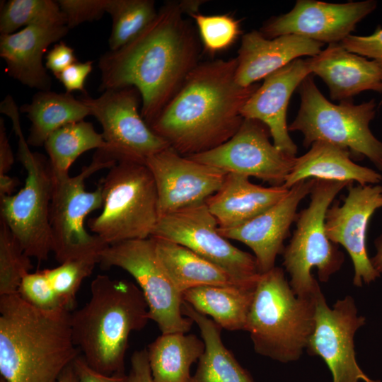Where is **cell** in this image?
<instances>
[{"label": "cell", "instance_id": "obj_10", "mask_svg": "<svg viewBox=\"0 0 382 382\" xmlns=\"http://www.w3.org/2000/svg\"><path fill=\"white\" fill-rule=\"evenodd\" d=\"M115 164L96 151L90 164L83 167L78 175L53 178L50 221L52 253L59 264L89 256L100 257L108 246L85 227L86 216L102 208L103 204L101 184L95 190L87 191L85 181L96 172Z\"/></svg>", "mask_w": 382, "mask_h": 382}, {"label": "cell", "instance_id": "obj_9", "mask_svg": "<svg viewBox=\"0 0 382 382\" xmlns=\"http://www.w3.org/2000/svg\"><path fill=\"white\" fill-rule=\"evenodd\" d=\"M13 127L18 137V157L27 175L17 193L0 198L1 219L28 256L44 261L52 253L50 211L53 175L49 160L30 150L20 122Z\"/></svg>", "mask_w": 382, "mask_h": 382}, {"label": "cell", "instance_id": "obj_22", "mask_svg": "<svg viewBox=\"0 0 382 382\" xmlns=\"http://www.w3.org/2000/svg\"><path fill=\"white\" fill-rule=\"evenodd\" d=\"M69 28L66 25H30L0 36V56L6 72L22 84L40 91H50L52 79L42 63L48 47L59 42Z\"/></svg>", "mask_w": 382, "mask_h": 382}, {"label": "cell", "instance_id": "obj_19", "mask_svg": "<svg viewBox=\"0 0 382 382\" xmlns=\"http://www.w3.org/2000/svg\"><path fill=\"white\" fill-rule=\"evenodd\" d=\"M315 179L302 180L289 189L279 202L251 220L230 228H219L226 239L240 241L254 253L260 274L275 267L277 257L282 254L284 240L296 221L298 206L311 191Z\"/></svg>", "mask_w": 382, "mask_h": 382}, {"label": "cell", "instance_id": "obj_15", "mask_svg": "<svg viewBox=\"0 0 382 382\" xmlns=\"http://www.w3.org/2000/svg\"><path fill=\"white\" fill-rule=\"evenodd\" d=\"M268 127L260 121L244 118L236 134L208 151L187 156L232 173L255 177L271 186L284 184L296 156L279 150L270 141Z\"/></svg>", "mask_w": 382, "mask_h": 382}, {"label": "cell", "instance_id": "obj_28", "mask_svg": "<svg viewBox=\"0 0 382 382\" xmlns=\"http://www.w3.org/2000/svg\"><path fill=\"white\" fill-rule=\"evenodd\" d=\"M153 238L158 260L181 294L199 286L238 285L221 268L185 246L164 238Z\"/></svg>", "mask_w": 382, "mask_h": 382}, {"label": "cell", "instance_id": "obj_25", "mask_svg": "<svg viewBox=\"0 0 382 382\" xmlns=\"http://www.w3.org/2000/svg\"><path fill=\"white\" fill-rule=\"evenodd\" d=\"M344 147L318 141L305 154L296 157L284 186L290 189L297 183L308 179L356 182L358 185H376L382 175L369 168L359 166L351 159Z\"/></svg>", "mask_w": 382, "mask_h": 382}, {"label": "cell", "instance_id": "obj_20", "mask_svg": "<svg viewBox=\"0 0 382 382\" xmlns=\"http://www.w3.org/2000/svg\"><path fill=\"white\" fill-rule=\"evenodd\" d=\"M310 74L306 59L292 61L265 78L241 112L243 118L264 123L270 130L274 145L294 156L297 146L289 134L286 111L292 93Z\"/></svg>", "mask_w": 382, "mask_h": 382}, {"label": "cell", "instance_id": "obj_8", "mask_svg": "<svg viewBox=\"0 0 382 382\" xmlns=\"http://www.w3.org/2000/svg\"><path fill=\"white\" fill-rule=\"evenodd\" d=\"M100 184L102 211L88 221L91 231L108 245L151 237L159 214L156 184L147 166L117 163Z\"/></svg>", "mask_w": 382, "mask_h": 382}, {"label": "cell", "instance_id": "obj_11", "mask_svg": "<svg viewBox=\"0 0 382 382\" xmlns=\"http://www.w3.org/2000/svg\"><path fill=\"white\" fill-rule=\"evenodd\" d=\"M101 125L105 148L97 151L106 159L146 163L151 156L170 147L141 115V97L133 86L108 89L98 98H79Z\"/></svg>", "mask_w": 382, "mask_h": 382}, {"label": "cell", "instance_id": "obj_38", "mask_svg": "<svg viewBox=\"0 0 382 382\" xmlns=\"http://www.w3.org/2000/svg\"><path fill=\"white\" fill-rule=\"evenodd\" d=\"M66 26L70 29L82 23L99 20L107 13L108 0H59Z\"/></svg>", "mask_w": 382, "mask_h": 382}, {"label": "cell", "instance_id": "obj_5", "mask_svg": "<svg viewBox=\"0 0 382 382\" xmlns=\"http://www.w3.org/2000/svg\"><path fill=\"white\" fill-rule=\"evenodd\" d=\"M316 294L296 295L281 267L261 274L245 329L255 352L281 363L298 361L314 330Z\"/></svg>", "mask_w": 382, "mask_h": 382}, {"label": "cell", "instance_id": "obj_26", "mask_svg": "<svg viewBox=\"0 0 382 382\" xmlns=\"http://www.w3.org/2000/svg\"><path fill=\"white\" fill-rule=\"evenodd\" d=\"M182 313L197 325L204 342V351L190 382H255L224 345L222 328L218 324L184 301Z\"/></svg>", "mask_w": 382, "mask_h": 382}, {"label": "cell", "instance_id": "obj_4", "mask_svg": "<svg viewBox=\"0 0 382 382\" xmlns=\"http://www.w3.org/2000/svg\"><path fill=\"white\" fill-rule=\"evenodd\" d=\"M149 308L135 284L99 274L91 284V298L71 313L76 346L87 364L106 375L122 374L130 334L144 328Z\"/></svg>", "mask_w": 382, "mask_h": 382}, {"label": "cell", "instance_id": "obj_23", "mask_svg": "<svg viewBox=\"0 0 382 382\" xmlns=\"http://www.w3.org/2000/svg\"><path fill=\"white\" fill-rule=\"evenodd\" d=\"M312 74L327 85L333 100H350L365 91L382 92V65L332 43L306 59Z\"/></svg>", "mask_w": 382, "mask_h": 382}, {"label": "cell", "instance_id": "obj_14", "mask_svg": "<svg viewBox=\"0 0 382 382\" xmlns=\"http://www.w3.org/2000/svg\"><path fill=\"white\" fill-rule=\"evenodd\" d=\"M315 328L306 350L320 357L328 367L332 382H381L369 377L359 366L354 335L366 323L354 298L347 295L330 307L321 291L315 296Z\"/></svg>", "mask_w": 382, "mask_h": 382}, {"label": "cell", "instance_id": "obj_48", "mask_svg": "<svg viewBox=\"0 0 382 382\" xmlns=\"http://www.w3.org/2000/svg\"><path fill=\"white\" fill-rule=\"evenodd\" d=\"M57 382H79L73 363L63 371Z\"/></svg>", "mask_w": 382, "mask_h": 382}, {"label": "cell", "instance_id": "obj_39", "mask_svg": "<svg viewBox=\"0 0 382 382\" xmlns=\"http://www.w3.org/2000/svg\"><path fill=\"white\" fill-rule=\"evenodd\" d=\"M340 45L347 51L370 58L382 65V28L378 26L374 33L367 36L349 35Z\"/></svg>", "mask_w": 382, "mask_h": 382}, {"label": "cell", "instance_id": "obj_7", "mask_svg": "<svg viewBox=\"0 0 382 382\" xmlns=\"http://www.w3.org/2000/svg\"><path fill=\"white\" fill-rule=\"evenodd\" d=\"M352 183L315 179L308 206L297 215L296 229L282 253V264L298 296L312 298L320 289L311 272L313 268L319 280L326 283L345 262L344 253L325 233V217L335 196Z\"/></svg>", "mask_w": 382, "mask_h": 382}, {"label": "cell", "instance_id": "obj_36", "mask_svg": "<svg viewBox=\"0 0 382 382\" xmlns=\"http://www.w3.org/2000/svg\"><path fill=\"white\" fill-rule=\"evenodd\" d=\"M190 17L195 23L204 50L211 55L229 49L242 35L241 20L230 13H198Z\"/></svg>", "mask_w": 382, "mask_h": 382}, {"label": "cell", "instance_id": "obj_40", "mask_svg": "<svg viewBox=\"0 0 382 382\" xmlns=\"http://www.w3.org/2000/svg\"><path fill=\"white\" fill-rule=\"evenodd\" d=\"M93 69V61L76 62L68 66L56 78L62 83L66 93L84 91V86Z\"/></svg>", "mask_w": 382, "mask_h": 382}, {"label": "cell", "instance_id": "obj_17", "mask_svg": "<svg viewBox=\"0 0 382 382\" xmlns=\"http://www.w3.org/2000/svg\"><path fill=\"white\" fill-rule=\"evenodd\" d=\"M145 165L156 187L159 217L205 203L222 186L227 173L167 148Z\"/></svg>", "mask_w": 382, "mask_h": 382}, {"label": "cell", "instance_id": "obj_1", "mask_svg": "<svg viewBox=\"0 0 382 382\" xmlns=\"http://www.w3.org/2000/svg\"><path fill=\"white\" fill-rule=\"evenodd\" d=\"M201 52L197 29L184 18L179 1H167L137 37L100 57L99 90L135 87L141 97V117L149 126L199 63Z\"/></svg>", "mask_w": 382, "mask_h": 382}, {"label": "cell", "instance_id": "obj_18", "mask_svg": "<svg viewBox=\"0 0 382 382\" xmlns=\"http://www.w3.org/2000/svg\"><path fill=\"white\" fill-rule=\"evenodd\" d=\"M376 5L373 0L343 4L298 0L289 12L265 21L260 32L268 39L294 34L323 44L340 43Z\"/></svg>", "mask_w": 382, "mask_h": 382}, {"label": "cell", "instance_id": "obj_16", "mask_svg": "<svg viewBox=\"0 0 382 382\" xmlns=\"http://www.w3.org/2000/svg\"><path fill=\"white\" fill-rule=\"evenodd\" d=\"M347 189L342 204L335 201L328 207L325 230L330 241L347 250L354 266L353 284L361 287L381 276L368 256L366 241L370 218L382 207V186L352 183Z\"/></svg>", "mask_w": 382, "mask_h": 382}, {"label": "cell", "instance_id": "obj_44", "mask_svg": "<svg viewBox=\"0 0 382 382\" xmlns=\"http://www.w3.org/2000/svg\"><path fill=\"white\" fill-rule=\"evenodd\" d=\"M14 163V156L6 134L4 121L0 118V175L7 174Z\"/></svg>", "mask_w": 382, "mask_h": 382}, {"label": "cell", "instance_id": "obj_47", "mask_svg": "<svg viewBox=\"0 0 382 382\" xmlns=\"http://www.w3.org/2000/svg\"><path fill=\"white\" fill-rule=\"evenodd\" d=\"M376 254L370 258L371 262L374 269L379 273H382V236L378 237L375 241Z\"/></svg>", "mask_w": 382, "mask_h": 382}, {"label": "cell", "instance_id": "obj_37", "mask_svg": "<svg viewBox=\"0 0 382 382\" xmlns=\"http://www.w3.org/2000/svg\"><path fill=\"white\" fill-rule=\"evenodd\" d=\"M17 293L24 301L40 310H66L43 270L28 273L23 278Z\"/></svg>", "mask_w": 382, "mask_h": 382}, {"label": "cell", "instance_id": "obj_3", "mask_svg": "<svg viewBox=\"0 0 382 382\" xmlns=\"http://www.w3.org/2000/svg\"><path fill=\"white\" fill-rule=\"evenodd\" d=\"M66 310L45 311L18 293L0 297V373L8 382H57L79 356Z\"/></svg>", "mask_w": 382, "mask_h": 382}, {"label": "cell", "instance_id": "obj_33", "mask_svg": "<svg viewBox=\"0 0 382 382\" xmlns=\"http://www.w3.org/2000/svg\"><path fill=\"white\" fill-rule=\"evenodd\" d=\"M1 4V35L13 33L23 26L66 25L57 1L9 0Z\"/></svg>", "mask_w": 382, "mask_h": 382}, {"label": "cell", "instance_id": "obj_43", "mask_svg": "<svg viewBox=\"0 0 382 382\" xmlns=\"http://www.w3.org/2000/svg\"><path fill=\"white\" fill-rule=\"evenodd\" d=\"M125 382H154L149 366L147 349L133 353L130 370Z\"/></svg>", "mask_w": 382, "mask_h": 382}, {"label": "cell", "instance_id": "obj_32", "mask_svg": "<svg viewBox=\"0 0 382 382\" xmlns=\"http://www.w3.org/2000/svg\"><path fill=\"white\" fill-rule=\"evenodd\" d=\"M107 13L112 20L110 50L120 49L141 33L158 11L153 0H108Z\"/></svg>", "mask_w": 382, "mask_h": 382}, {"label": "cell", "instance_id": "obj_49", "mask_svg": "<svg viewBox=\"0 0 382 382\" xmlns=\"http://www.w3.org/2000/svg\"><path fill=\"white\" fill-rule=\"evenodd\" d=\"M0 382H8L4 378L1 376Z\"/></svg>", "mask_w": 382, "mask_h": 382}, {"label": "cell", "instance_id": "obj_35", "mask_svg": "<svg viewBox=\"0 0 382 382\" xmlns=\"http://www.w3.org/2000/svg\"><path fill=\"white\" fill-rule=\"evenodd\" d=\"M99 260V256H89L43 270L64 309L70 311L73 308L81 283L92 273Z\"/></svg>", "mask_w": 382, "mask_h": 382}, {"label": "cell", "instance_id": "obj_34", "mask_svg": "<svg viewBox=\"0 0 382 382\" xmlns=\"http://www.w3.org/2000/svg\"><path fill=\"white\" fill-rule=\"evenodd\" d=\"M30 258L0 219V296L18 292L23 278L33 269Z\"/></svg>", "mask_w": 382, "mask_h": 382}, {"label": "cell", "instance_id": "obj_29", "mask_svg": "<svg viewBox=\"0 0 382 382\" xmlns=\"http://www.w3.org/2000/svg\"><path fill=\"white\" fill-rule=\"evenodd\" d=\"M20 111L30 121L29 146L44 145L47 137L59 128L83 120L91 115L90 108L69 93L43 91L37 93L30 103L22 105Z\"/></svg>", "mask_w": 382, "mask_h": 382}, {"label": "cell", "instance_id": "obj_30", "mask_svg": "<svg viewBox=\"0 0 382 382\" xmlns=\"http://www.w3.org/2000/svg\"><path fill=\"white\" fill-rule=\"evenodd\" d=\"M204 351V342L194 334H161L147 349L154 382H190L192 365Z\"/></svg>", "mask_w": 382, "mask_h": 382}, {"label": "cell", "instance_id": "obj_12", "mask_svg": "<svg viewBox=\"0 0 382 382\" xmlns=\"http://www.w3.org/2000/svg\"><path fill=\"white\" fill-rule=\"evenodd\" d=\"M99 263L120 267L134 278L146 301L149 318L162 334L190 330L194 322L182 313V294L163 269L153 237L108 245L100 254Z\"/></svg>", "mask_w": 382, "mask_h": 382}, {"label": "cell", "instance_id": "obj_31", "mask_svg": "<svg viewBox=\"0 0 382 382\" xmlns=\"http://www.w3.org/2000/svg\"><path fill=\"white\" fill-rule=\"evenodd\" d=\"M105 146L103 134L84 120L59 128L44 144L54 178L69 175L70 167L82 154L103 149Z\"/></svg>", "mask_w": 382, "mask_h": 382}, {"label": "cell", "instance_id": "obj_41", "mask_svg": "<svg viewBox=\"0 0 382 382\" xmlns=\"http://www.w3.org/2000/svg\"><path fill=\"white\" fill-rule=\"evenodd\" d=\"M45 67L57 77L70 65L78 62L72 47L59 42L47 52Z\"/></svg>", "mask_w": 382, "mask_h": 382}, {"label": "cell", "instance_id": "obj_46", "mask_svg": "<svg viewBox=\"0 0 382 382\" xmlns=\"http://www.w3.org/2000/svg\"><path fill=\"white\" fill-rule=\"evenodd\" d=\"M206 1L202 0H183L179 1V6L183 14L186 13L191 16L198 13L200 6Z\"/></svg>", "mask_w": 382, "mask_h": 382}, {"label": "cell", "instance_id": "obj_42", "mask_svg": "<svg viewBox=\"0 0 382 382\" xmlns=\"http://www.w3.org/2000/svg\"><path fill=\"white\" fill-rule=\"evenodd\" d=\"M79 382H125L124 373L113 375L101 374L91 368L83 357L79 356L73 362Z\"/></svg>", "mask_w": 382, "mask_h": 382}, {"label": "cell", "instance_id": "obj_2", "mask_svg": "<svg viewBox=\"0 0 382 382\" xmlns=\"http://www.w3.org/2000/svg\"><path fill=\"white\" fill-rule=\"evenodd\" d=\"M236 67V58L199 62L150 128L184 156L227 141L243 121V105L260 86L238 85Z\"/></svg>", "mask_w": 382, "mask_h": 382}, {"label": "cell", "instance_id": "obj_13", "mask_svg": "<svg viewBox=\"0 0 382 382\" xmlns=\"http://www.w3.org/2000/svg\"><path fill=\"white\" fill-rule=\"evenodd\" d=\"M151 236L185 246L221 268L240 286H256L261 274L255 256L220 234L206 203L161 216Z\"/></svg>", "mask_w": 382, "mask_h": 382}, {"label": "cell", "instance_id": "obj_27", "mask_svg": "<svg viewBox=\"0 0 382 382\" xmlns=\"http://www.w3.org/2000/svg\"><path fill=\"white\" fill-rule=\"evenodd\" d=\"M255 287L205 285L186 290L183 300L197 312L210 316L221 328L245 330Z\"/></svg>", "mask_w": 382, "mask_h": 382}, {"label": "cell", "instance_id": "obj_6", "mask_svg": "<svg viewBox=\"0 0 382 382\" xmlns=\"http://www.w3.org/2000/svg\"><path fill=\"white\" fill-rule=\"evenodd\" d=\"M301 98L299 110L289 132L299 131L306 148L318 141L347 149L352 157L368 158L382 170V142L369 129L376 113L374 99L359 105L352 100L336 105L319 91L312 74L298 87Z\"/></svg>", "mask_w": 382, "mask_h": 382}, {"label": "cell", "instance_id": "obj_24", "mask_svg": "<svg viewBox=\"0 0 382 382\" xmlns=\"http://www.w3.org/2000/svg\"><path fill=\"white\" fill-rule=\"evenodd\" d=\"M289 191L284 185L264 187L251 183L246 175L228 173L221 187L205 203L219 228H230L261 214Z\"/></svg>", "mask_w": 382, "mask_h": 382}, {"label": "cell", "instance_id": "obj_45", "mask_svg": "<svg viewBox=\"0 0 382 382\" xmlns=\"http://www.w3.org/2000/svg\"><path fill=\"white\" fill-rule=\"evenodd\" d=\"M18 185L17 178L11 177L8 174L0 175V198L11 196Z\"/></svg>", "mask_w": 382, "mask_h": 382}, {"label": "cell", "instance_id": "obj_21", "mask_svg": "<svg viewBox=\"0 0 382 382\" xmlns=\"http://www.w3.org/2000/svg\"><path fill=\"white\" fill-rule=\"evenodd\" d=\"M323 45L294 34L268 39L260 30H253L241 37L236 57V81L241 86H250L302 56H316Z\"/></svg>", "mask_w": 382, "mask_h": 382}]
</instances>
